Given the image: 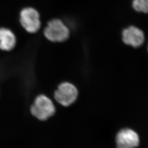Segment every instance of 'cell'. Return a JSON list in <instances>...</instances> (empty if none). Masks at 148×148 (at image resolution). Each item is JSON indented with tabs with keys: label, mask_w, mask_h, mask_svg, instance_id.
<instances>
[{
	"label": "cell",
	"mask_w": 148,
	"mask_h": 148,
	"mask_svg": "<svg viewBox=\"0 0 148 148\" xmlns=\"http://www.w3.org/2000/svg\"></svg>",
	"instance_id": "obj_9"
},
{
	"label": "cell",
	"mask_w": 148,
	"mask_h": 148,
	"mask_svg": "<svg viewBox=\"0 0 148 148\" xmlns=\"http://www.w3.org/2000/svg\"><path fill=\"white\" fill-rule=\"evenodd\" d=\"M137 133L130 128H124L117 133L116 143L117 148H136L139 144Z\"/></svg>",
	"instance_id": "obj_5"
},
{
	"label": "cell",
	"mask_w": 148,
	"mask_h": 148,
	"mask_svg": "<svg viewBox=\"0 0 148 148\" xmlns=\"http://www.w3.org/2000/svg\"><path fill=\"white\" fill-rule=\"evenodd\" d=\"M16 44V38L11 30L5 27L0 28V49L10 51L13 49Z\"/></svg>",
	"instance_id": "obj_7"
},
{
	"label": "cell",
	"mask_w": 148,
	"mask_h": 148,
	"mask_svg": "<svg viewBox=\"0 0 148 148\" xmlns=\"http://www.w3.org/2000/svg\"><path fill=\"white\" fill-rule=\"evenodd\" d=\"M145 40L143 31L137 27H130L122 32V40L127 45L137 48L142 45Z\"/></svg>",
	"instance_id": "obj_6"
},
{
	"label": "cell",
	"mask_w": 148,
	"mask_h": 148,
	"mask_svg": "<svg viewBox=\"0 0 148 148\" xmlns=\"http://www.w3.org/2000/svg\"><path fill=\"white\" fill-rule=\"evenodd\" d=\"M132 5L136 11L148 13V0H133Z\"/></svg>",
	"instance_id": "obj_8"
},
{
	"label": "cell",
	"mask_w": 148,
	"mask_h": 148,
	"mask_svg": "<svg viewBox=\"0 0 148 148\" xmlns=\"http://www.w3.org/2000/svg\"><path fill=\"white\" fill-rule=\"evenodd\" d=\"M69 30L61 20L54 19L48 23L44 30V35L50 41L62 42L69 36Z\"/></svg>",
	"instance_id": "obj_1"
},
{
	"label": "cell",
	"mask_w": 148,
	"mask_h": 148,
	"mask_svg": "<svg viewBox=\"0 0 148 148\" xmlns=\"http://www.w3.org/2000/svg\"><path fill=\"white\" fill-rule=\"evenodd\" d=\"M78 91L76 87L69 82H64L58 86L55 92V99L57 101L64 106L73 104L77 99Z\"/></svg>",
	"instance_id": "obj_3"
},
{
	"label": "cell",
	"mask_w": 148,
	"mask_h": 148,
	"mask_svg": "<svg viewBox=\"0 0 148 148\" xmlns=\"http://www.w3.org/2000/svg\"><path fill=\"white\" fill-rule=\"evenodd\" d=\"M20 21L22 27L30 33H35L41 27L40 16L35 9L27 7L24 8L20 14Z\"/></svg>",
	"instance_id": "obj_4"
},
{
	"label": "cell",
	"mask_w": 148,
	"mask_h": 148,
	"mask_svg": "<svg viewBox=\"0 0 148 148\" xmlns=\"http://www.w3.org/2000/svg\"><path fill=\"white\" fill-rule=\"evenodd\" d=\"M31 112L33 116L40 120H46L53 116L56 108L52 101L46 95H38L32 105Z\"/></svg>",
	"instance_id": "obj_2"
}]
</instances>
